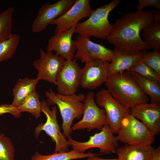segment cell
<instances>
[{
  "label": "cell",
  "mask_w": 160,
  "mask_h": 160,
  "mask_svg": "<svg viewBox=\"0 0 160 160\" xmlns=\"http://www.w3.org/2000/svg\"><path fill=\"white\" fill-rule=\"evenodd\" d=\"M154 21L152 10L131 11L117 19L107 39L114 49L124 54H138L150 48L140 36L142 30Z\"/></svg>",
  "instance_id": "obj_1"
},
{
  "label": "cell",
  "mask_w": 160,
  "mask_h": 160,
  "mask_svg": "<svg viewBox=\"0 0 160 160\" xmlns=\"http://www.w3.org/2000/svg\"><path fill=\"white\" fill-rule=\"evenodd\" d=\"M105 85L112 96L127 108L131 109L149 100V97L142 92L129 71L110 76Z\"/></svg>",
  "instance_id": "obj_2"
},
{
  "label": "cell",
  "mask_w": 160,
  "mask_h": 160,
  "mask_svg": "<svg viewBox=\"0 0 160 160\" xmlns=\"http://www.w3.org/2000/svg\"><path fill=\"white\" fill-rule=\"evenodd\" d=\"M48 105H56L59 110L63 119L62 129L65 138L71 134V126L74 119L81 118L83 112L84 103L85 96L80 93L70 95L56 93L52 89L45 92Z\"/></svg>",
  "instance_id": "obj_3"
},
{
  "label": "cell",
  "mask_w": 160,
  "mask_h": 160,
  "mask_svg": "<svg viewBox=\"0 0 160 160\" xmlns=\"http://www.w3.org/2000/svg\"><path fill=\"white\" fill-rule=\"evenodd\" d=\"M121 2L120 0H113L93 10L87 19L77 24L75 33L90 38L94 37L101 40L106 39L112 28L108 16Z\"/></svg>",
  "instance_id": "obj_4"
},
{
  "label": "cell",
  "mask_w": 160,
  "mask_h": 160,
  "mask_svg": "<svg viewBox=\"0 0 160 160\" xmlns=\"http://www.w3.org/2000/svg\"><path fill=\"white\" fill-rule=\"evenodd\" d=\"M119 141L128 145H151L155 135L142 122L131 113L122 119L118 129Z\"/></svg>",
  "instance_id": "obj_5"
},
{
  "label": "cell",
  "mask_w": 160,
  "mask_h": 160,
  "mask_svg": "<svg viewBox=\"0 0 160 160\" xmlns=\"http://www.w3.org/2000/svg\"><path fill=\"white\" fill-rule=\"evenodd\" d=\"M110 127L107 124L104 125L101 131L90 137L87 141L80 142L73 139L70 135L68 141L70 146L73 149L81 153L86 150L96 148L100 150L101 154L116 153L118 148L119 140L114 135Z\"/></svg>",
  "instance_id": "obj_6"
},
{
  "label": "cell",
  "mask_w": 160,
  "mask_h": 160,
  "mask_svg": "<svg viewBox=\"0 0 160 160\" xmlns=\"http://www.w3.org/2000/svg\"><path fill=\"white\" fill-rule=\"evenodd\" d=\"M41 111L46 115L47 120L45 123L39 124L35 128L34 134L37 138L41 131H44L55 143L53 153L66 152L68 151L70 145L64 135L60 129L57 118V106H53L52 110L44 100L41 101Z\"/></svg>",
  "instance_id": "obj_7"
},
{
  "label": "cell",
  "mask_w": 160,
  "mask_h": 160,
  "mask_svg": "<svg viewBox=\"0 0 160 160\" xmlns=\"http://www.w3.org/2000/svg\"><path fill=\"white\" fill-rule=\"evenodd\" d=\"M94 95V92L90 91L85 96L82 118L71 127L72 131L84 129L89 132L95 129L101 130L108 124L105 111L96 104Z\"/></svg>",
  "instance_id": "obj_8"
},
{
  "label": "cell",
  "mask_w": 160,
  "mask_h": 160,
  "mask_svg": "<svg viewBox=\"0 0 160 160\" xmlns=\"http://www.w3.org/2000/svg\"><path fill=\"white\" fill-rule=\"evenodd\" d=\"M95 102L98 106L105 110L108 124L113 133L117 134L123 118L131 113L130 109L122 105L104 88L97 93Z\"/></svg>",
  "instance_id": "obj_9"
},
{
  "label": "cell",
  "mask_w": 160,
  "mask_h": 160,
  "mask_svg": "<svg viewBox=\"0 0 160 160\" xmlns=\"http://www.w3.org/2000/svg\"><path fill=\"white\" fill-rule=\"evenodd\" d=\"M75 41L77 47L75 59H79L82 63L96 59L111 62L115 57L113 50L93 42L90 38L77 34Z\"/></svg>",
  "instance_id": "obj_10"
},
{
  "label": "cell",
  "mask_w": 160,
  "mask_h": 160,
  "mask_svg": "<svg viewBox=\"0 0 160 160\" xmlns=\"http://www.w3.org/2000/svg\"><path fill=\"white\" fill-rule=\"evenodd\" d=\"M40 57L34 60L33 65L38 72L36 78L56 85V77L61 70L66 60L63 57L54 54L52 52H45L39 49Z\"/></svg>",
  "instance_id": "obj_11"
},
{
  "label": "cell",
  "mask_w": 160,
  "mask_h": 160,
  "mask_svg": "<svg viewBox=\"0 0 160 160\" xmlns=\"http://www.w3.org/2000/svg\"><path fill=\"white\" fill-rule=\"evenodd\" d=\"M75 59L66 60L56 77L58 93L70 95L76 94L80 86L81 68Z\"/></svg>",
  "instance_id": "obj_12"
},
{
  "label": "cell",
  "mask_w": 160,
  "mask_h": 160,
  "mask_svg": "<svg viewBox=\"0 0 160 160\" xmlns=\"http://www.w3.org/2000/svg\"><path fill=\"white\" fill-rule=\"evenodd\" d=\"M109 62L96 59L85 63L81 68L80 86L95 90L105 83L109 77Z\"/></svg>",
  "instance_id": "obj_13"
},
{
  "label": "cell",
  "mask_w": 160,
  "mask_h": 160,
  "mask_svg": "<svg viewBox=\"0 0 160 160\" xmlns=\"http://www.w3.org/2000/svg\"><path fill=\"white\" fill-rule=\"evenodd\" d=\"M75 0H60L43 4L33 21L31 31L38 33L45 30L54 20L63 15L73 4Z\"/></svg>",
  "instance_id": "obj_14"
},
{
  "label": "cell",
  "mask_w": 160,
  "mask_h": 160,
  "mask_svg": "<svg viewBox=\"0 0 160 160\" xmlns=\"http://www.w3.org/2000/svg\"><path fill=\"white\" fill-rule=\"evenodd\" d=\"M93 10L89 0H77L68 10L50 24L55 25V33L61 32L76 26L80 20L89 17Z\"/></svg>",
  "instance_id": "obj_15"
},
{
  "label": "cell",
  "mask_w": 160,
  "mask_h": 160,
  "mask_svg": "<svg viewBox=\"0 0 160 160\" xmlns=\"http://www.w3.org/2000/svg\"><path fill=\"white\" fill-rule=\"evenodd\" d=\"M76 26L59 33H55L49 39L47 51H54L56 54L66 60H72L75 57L77 47L72 37L75 33Z\"/></svg>",
  "instance_id": "obj_16"
},
{
  "label": "cell",
  "mask_w": 160,
  "mask_h": 160,
  "mask_svg": "<svg viewBox=\"0 0 160 160\" xmlns=\"http://www.w3.org/2000/svg\"><path fill=\"white\" fill-rule=\"evenodd\" d=\"M131 113L144 124L155 135L160 132V105L145 103L130 109Z\"/></svg>",
  "instance_id": "obj_17"
},
{
  "label": "cell",
  "mask_w": 160,
  "mask_h": 160,
  "mask_svg": "<svg viewBox=\"0 0 160 160\" xmlns=\"http://www.w3.org/2000/svg\"><path fill=\"white\" fill-rule=\"evenodd\" d=\"M153 148L151 145H126L116 150L119 160H151Z\"/></svg>",
  "instance_id": "obj_18"
},
{
  "label": "cell",
  "mask_w": 160,
  "mask_h": 160,
  "mask_svg": "<svg viewBox=\"0 0 160 160\" xmlns=\"http://www.w3.org/2000/svg\"><path fill=\"white\" fill-rule=\"evenodd\" d=\"M115 55L109 63V77L120 72L130 71L140 59L141 52L138 54L127 55L121 53L114 49Z\"/></svg>",
  "instance_id": "obj_19"
},
{
  "label": "cell",
  "mask_w": 160,
  "mask_h": 160,
  "mask_svg": "<svg viewBox=\"0 0 160 160\" xmlns=\"http://www.w3.org/2000/svg\"><path fill=\"white\" fill-rule=\"evenodd\" d=\"M129 72L142 92L150 97L151 103L160 105V83L144 78L130 71Z\"/></svg>",
  "instance_id": "obj_20"
},
{
  "label": "cell",
  "mask_w": 160,
  "mask_h": 160,
  "mask_svg": "<svg viewBox=\"0 0 160 160\" xmlns=\"http://www.w3.org/2000/svg\"><path fill=\"white\" fill-rule=\"evenodd\" d=\"M39 80L28 77L20 79L12 89L13 100L12 104L17 107L22 100L28 95L35 90Z\"/></svg>",
  "instance_id": "obj_21"
},
{
  "label": "cell",
  "mask_w": 160,
  "mask_h": 160,
  "mask_svg": "<svg viewBox=\"0 0 160 160\" xmlns=\"http://www.w3.org/2000/svg\"><path fill=\"white\" fill-rule=\"evenodd\" d=\"M101 154H95L91 152L81 153L74 150L66 152L53 153L49 155H44L36 151L31 157V160H72L87 158L99 156Z\"/></svg>",
  "instance_id": "obj_22"
},
{
  "label": "cell",
  "mask_w": 160,
  "mask_h": 160,
  "mask_svg": "<svg viewBox=\"0 0 160 160\" xmlns=\"http://www.w3.org/2000/svg\"><path fill=\"white\" fill-rule=\"evenodd\" d=\"M17 107L21 113L28 112L36 118H38L41 112L39 95L34 90L26 96Z\"/></svg>",
  "instance_id": "obj_23"
},
{
  "label": "cell",
  "mask_w": 160,
  "mask_h": 160,
  "mask_svg": "<svg viewBox=\"0 0 160 160\" xmlns=\"http://www.w3.org/2000/svg\"><path fill=\"white\" fill-rule=\"evenodd\" d=\"M144 42L154 50H160V21H153L143 30Z\"/></svg>",
  "instance_id": "obj_24"
},
{
  "label": "cell",
  "mask_w": 160,
  "mask_h": 160,
  "mask_svg": "<svg viewBox=\"0 0 160 160\" xmlns=\"http://www.w3.org/2000/svg\"><path fill=\"white\" fill-rule=\"evenodd\" d=\"M20 38L19 34H12L7 39L0 42V63L12 57L16 51Z\"/></svg>",
  "instance_id": "obj_25"
},
{
  "label": "cell",
  "mask_w": 160,
  "mask_h": 160,
  "mask_svg": "<svg viewBox=\"0 0 160 160\" xmlns=\"http://www.w3.org/2000/svg\"><path fill=\"white\" fill-rule=\"evenodd\" d=\"M14 11V8L10 7L0 13V42L7 39L12 34Z\"/></svg>",
  "instance_id": "obj_26"
},
{
  "label": "cell",
  "mask_w": 160,
  "mask_h": 160,
  "mask_svg": "<svg viewBox=\"0 0 160 160\" xmlns=\"http://www.w3.org/2000/svg\"><path fill=\"white\" fill-rule=\"evenodd\" d=\"M145 79L160 83V75L139 60L130 70Z\"/></svg>",
  "instance_id": "obj_27"
},
{
  "label": "cell",
  "mask_w": 160,
  "mask_h": 160,
  "mask_svg": "<svg viewBox=\"0 0 160 160\" xmlns=\"http://www.w3.org/2000/svg\"><path fill=\"white\" fill-rule=\"evenodd\" d=\"M15 149L11 139L0 134V160H15Z\"/></svg>",
  "instance_id": "obj_28"
},
{
  "label": "cell",
  "mask_w": 160,
  "mask_h": 160,
  "mask_svg": "<svg viewBox=\"0 0 160 160\" xmlns=\"http://www.w3.org/2000/svg\"><path fill=\"white\" fill-rule=\"evenodd\" d=\"M141 53V61L160 75V52L159 51L150 52L144 51Z\"/></svg>",
  "instance_id": "obj_29"
},
{
  "label": "cell",
  "mask_w": 160,
  "mask_h": 160,
  "mask_svg": "<svg viewBox=\"0 0 160 160\" xmlns=\"http://www.w3.org/2000/svg\"><path fill=\"white\" fill-rule=\"evenodd\" d=\"M21 113L17 107L12 104H2L0 105V116L6 113H10L16 118H20Z\"/></svg>",
  "instance_id": "obj_30"
},
{
  "label": "cell",
  "mask_w": 160,
  "mask_h": 160,
  "mask_svg": "<svg viewBox=\"0 0 160 160\" xmlns=\"http://www.w3.org/2000/svg\"><path fill=\"white\" fill-rule=\"evenodd\" d=\"M155 7L158 10L160 9V1L159 0H139L138 4L136 6V9L138 11L142 10L143 8L147 6Z\"/></svg>",
  "instance_id": "obj_31"
},
{
  "label": "cell",
  "mask_w": 160,
  "mask_h": 160,
  "mask_svg": "<svg viewBox=\"0 0 160 160\" xmlns=\"http://www.w3.org/2000/svg\"><path fill=\"white\" fill-rule=\"evenodd\" d=\"M151 160H160V147L153 148L151 154Z\"/></svg>",
  "instance_id": "obj_32"
},
{
  "label": "cell",
  "mask_w": 160,
  "mask_h": 160,
  "mask_svg": "<svg viewBox=\"0 0 160 160\" xmlns=\"http://www.w3.org/2000/svg\"><path fill=\"white\" fill-rule=\"evenodd\" d=\"M87 160H119L117 158H114L112 159H105L100 158L98 156H91L87 158Z\"/></svg>",
  "instance_id": "obj_33"
},
{
  "label": "cell",
  "mask_w": 160,
  "mask_h": 160,
  "mask_svg": "<svg viewBox=\"0 0 160 160\" xmlns=\"http://www.w3.org/2000/svg\"><path fill=\"white\" fill-rule=\"evenodd\" d=\"M154 21H160V12L159 10L153 11Z\"/></svg>",
  "instance_id": "obj_34"
}]
</instances>
